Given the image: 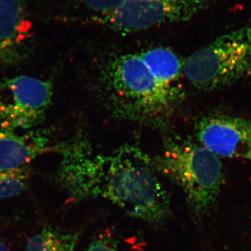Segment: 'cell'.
I'll return each mask as SVG.
<instances>
[{
    "mask_svg": "<svg viewBox=\"0 0 251 251\" xmlns=\"http://www.w3.org/2000/svg\"><path fill=\"white\" fill-rule=\"evenodd\" d=\"M49 130H16L0 127V171L28 168L38 156L52 151Z\"/></svg>",
    "mask_w": 251,
    "mask_h": 251,
    "instance_id": "9",
    "label": "cell"
},
{
    "mask_svg": "<svg viewBox=\"0 0 251 251\" xmlns=\"http://www.w3.org/2000/svg\"><path fill=\"white\" fill-rule=\"evenodd\" d=\"M52 97L53 86L49 80L29 75L0 80V127L37 128L45 120Z\"/></svg>",
    "mask_w": 251,
    "mask_h": 251,
    "instance_id": "5",
    "label": "cell"
},
{
    "mask_svg": "<svg viewBox=\"0 0 251 251\" xmlns=\"http://www.w3.org/2000/svg\"><path fill=\"white\" fill-rule=\"evenodd\" d=\"M27 168L11 171H0V199L16 197L27 188Z\"/></svg>",
    "mask_w": 251,
    "mask_h": 251,
    "instance_id": "12",
    "label": "cell"
},
{
    "mask_svg": "<svg viewBox=\"0 0 251 251\" xmlns=\"http://www.w3.org/2000/svg\"><path fill=\"white\" fill-rule=\"evenodd\" d=\"M0 251H10L4 241L0 238Z\"/></svg>",
    "mask_w": 251,
    "mask_h": 251,
    "instance_id": "15",
    "label": "cell"
},
{
    "mask_svg": "<svg viewBox=\"0 0 251 251\" xmlns=\"http://www.w3.org/2000/svg\"><path fill=\"white\" fill-rule=\"evenodd\" d=\"M99 80L109 110L127 121L162 126L182 100L181 89L157 80L140 53L112 57L102 67Z\"/></svg>",
    "mask_w": 251,
    "mask_h": 251,
    "instance_id": "2",
    "label": "cell"
},
{
    "mask_svg": "<svg viewBox=\"0 0 251 251\" xmlns=\"http://www.w3.org/2000/svg\"><path fill=\"white\" fill-rule=\"evenodd\" d=\"M206 1L128 0L110 14L94 16L93 21L119 32H137L189 21L206 6Z\"/></svg>",
    "mask_w": 251,
    "mask_h": 251,
    "instance_id": "6",
    "label": "cell"
},
{
    "mask_svg": "<svg viewBox=\"0 0 251 251\" xmlns=\"http://www.w3.org/2000/svg\"><path fill=\"white\" fill-rule=\"evenodd\" d=\"M53 151L61 157L57 183L69 201L101 198L150 224H163L169 217V195L152 158L139 147L126 145L100 152L88 140L77 136L53 147Z\"/></svg>",
    "mask_w": 251,
    "mask_h": 251,
    "instance_id": "1",
    "label": "cell"
},
{
    "mask_svg": "<svg viewBox=\"0 0 251 251\" xmlns=\"http://www.w3.org/2000/svg\"><path fill=\"white\" fill-rule=\"evenodd\" d=\"M128 0H80L86 9L95 13V16H103L113 12Z\"/></svg>",
    "mask_w": 251,
    "mask_h": 251,
    "instance_id": "13",
    "label": "cell"
},
{
    "mask_svg": "<svg viewBox=\"0 0 251 251\" xmlns=\"http://www.w3.org/2000/svg\"><path fill=\"white\" fill-rule=\"evenodd\" d=\"M77 232L47 226L31 236L26 244L27 251H75Z\"/></svg>",
    "mask_w": 251,
    "mask_h": 251,
    "instance_id": "11",
    "label": "cell"
},
{
    "mask_svg": "<svg viewBox=\"0 0 251 251\" xmlns=\"http://www.w3.org/2000/svg\"><path fill=\"white\" fill-rule=\"evenodd\" d=\"M86 251H118V249L116 240L106 234L96 238Z\"/></svg>",
    "mask_w": 251,
    "mask_h": 251,
    "instance_id": "14",
    "label": "cell"
},
{
    "mask_svg": "<svg viewBox=\"0 0 251 251\" xmlns=\"http://www.w3.org/2000/svg\"><path fill=\"white\" fill-rule=\"evenodd\" d=\"M150 72L163 85L178 87L184 62L168 48L155 47L140 52Z\"/></svg>",
    "mask_w": 251,
    "mask_h": 251,
    "instance_id": "10",
    "label": "cell"
},
{
    "mask_svg": "<svg viewBox=\"0 0 251 251\" xmlns=\"http://www.w3.org/2000/svg\"><path fill=\"white\" fill-rule=\"evenodd\" d=\"M251 72V24L219 36L183 66L191 85L205 92L232 85Z\"/></svg>",
    "mask_w": 251,
    "mask_h": 251,
    "instance_id": "4",
    "label": "cell"
},
{
    "mask_svg": "<svg viewBox=\"0 0 251 251\" xmlns=\"http://www.w3.org/2000/svg\"><path fill=\"white\" fill-rule=\"evenodd\" d=\"M153 164L184 191L196 217H202L215 204L224 181L219 157L189 138L171 135L163 140Z\"/></svg>",
    "mask_w": 251,
    "mask_h": 251,
    "instance_id": "3",
    "label": "cell"
},
{
    "mask_svg": "<svg viewBox=\"0 0 251 251\" xmlns=\"http://www.w3.org/2000/svg\"><path fill=\"white\" fill-rule=\"evenodd\" d=\"M24 0H0V69L22 60L28 50L31 24Z\"/></svg>",
    "mask_w": 251,
    "mask_h": 251,
    "instance_id": "8",
    "label": "cell"
},
{
    "mask_svg": "<svg viewBox=\"0 0 251 251\" xmlns=\"http://www.w3.org/2000/svg\"><path fill=\"white\" fill-rule=\"evenodd\" d=\"M196 133L201 145L218 156L251 161V122L226 115H208L198 120Z\"/></svg>",
    "mask_w": 251,
    "mask_h": 251,
    "instance_id": "7",
    "label": "cell"
}]
</instances>
